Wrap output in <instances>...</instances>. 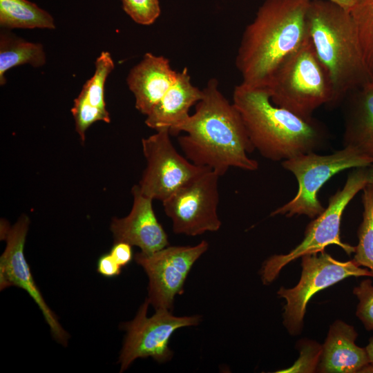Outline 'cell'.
I'll return each instance as SVG.
<instances>
[{
  "label": "cell",
  "instance_id": "26",
  "mask_svg": "<svg viewBox=\"0 0 373 373\" xmlns=\"http://www.w3.org/2000/svg\"><path fill=\"white\" fill-rule=\"evenodd\" d=\"M358 303L356 315L367 330L373 331V284L371 280L365 279L353 289Z\"/></svg>",
  "mask_w": 373,
  "mask_h": 373
},
{
  "label": "cell",
  "instance_id": "29",
  "mask_svg": "<svg viewBox=\"0 0 373 373\" xmlns=\"http://www.w3.org/2000/svg\"><path fill=\"white\" fill-rule=\"evenodd\" d=\"M332 1L335 3L338 4L343 8H345L347 10H351V9L355 6L358 0H328Z\"/></svg>",
  "mask_w": 373,
  "mask_h": 373
},
{
  "label": "cell",
  "instance_id": "21",
  "mask_svg": "<svg viewBox=\"0 0 373 373\" xmlns=\"http://www.w3.org/2000/svg\"><path fill=\"white\" fill-rule=\"evenodd\" d=\"M0 26L6 29L55 28L53 17L28 0H0Z\"/></svg>",
  "mask_w": 373,
  "mask_h": 373
},
{
  "label": "cell",
  "instance_id": "30",
  "mask_svg": "<svg viewBox=\"0 0 373 373\" xmlns=\"http://www.w3.org/2000/svg\"><path fill=\"white\" fill-rule=\"evenodd\" d=\"M365 348L370 362L373 363V336L370 338L369 343Z\"/></svg>",
  "mask_w": 373,
  "mask_h": 373
},
{
  "label": "cell",
  "instance_id": "9",
  "mask_svg": "<svg viewBox=\"0 0 373 373\" xmlns=\"http://www.w3.org/2000/svg\"><path fill=\"white\" fill-rule=\"evenodd\" d=\"M219 178L207 169L162 202L164 211L172 221L173 233L195 236L220 228Z\"/></svg>",
  "mask_w": 373,
  "mask_h": 373
},
{
  "label": "cell",
  "instance_id": "11",
  "mask_svg": "<svg viewBox=\"0 0 373 373\" xmlns=\"http://www.w3.org/2000/svg\"><path fill=\"white\" fill-rule=\"evenodd\" d=\"M146 166L137 184L141 192L162 202L207 167L194 164L173 146L167 128L142 140Z\"/></svg>",
  "mask_w": 373,
  "mask_h": 373
},
{
  "label": "cell",
  "instance_id": "24",
  "mask_svg": "<svg viewBox=\"0 0 373 373\" xmlns=\"http://www.w3.org/2000/svg\"><path fill=\"white\" fill-rule=\"evenodd\" d=\"M300 356L289 367L276 371V373L316 372L322 353V345L315 341L304 338L296 344Z\"/></svg>",
  "mask_w": 373,
  "mask_h": 373
},
{
  "label": "cell",
  "instance_id": "18",
  "mask_svg": "<svg viewBox=\"0 0 373 373\" xmlns=\"http://www.w3.org/2000/svg\"><path fill=\"white\" fill-rule=\"evenodd\" d=\"M203 97L202 90L192 84L188 69L178 73L173 85L146 115L145 124L156 131L167 128L176 135L178 127L190 116V108Z\"/></svg>",
  "mask_w": 373,
  "mask_h": 373
},
{
  "label": "cell",
  "instance_id": "20",
  "mask_svg": "<svg viewBox=\"0 0 373 373\" xmlns=\"http://www.w3.org/2000/svg\"><path fill=\"white\" fill-rule=\"evenodd\" d=\"M46 54L42 44L26 41L9 30L0 32V85L6 82L5 73L13 67L29 64L35 68L44 66Z\"/></svg>",
  "mask_w": 373,
  "mask_h": 373
},
{
  "label": "cell",
  "instance_id": "28",
  "mask_svg": "<svg viewBox=\"0 0 373 373\" xmlns=\"http://www.w3.org/2000/svg\"><path fill=\"white\" fill-rule=\"evenodd\" d=\"M110 254L122 267L126 266L133 257L132 245L124 242H115Z\"/></svg>",
  "mask_w": 373,
  "mask_h": 373
},
{
  "label": "cell",
  "instance_id": "8",
  "mask_svg": "<svg viewBox=\"0 0 373 373\" xmlns=\"http://www.w3.org/2000/svg\"><path fill=\"white\" fill-rule=\"evenodd\" d=\"M299 282L292 288L281 287L277 294L285 298L283 324L291 335L299 334L303 329L307 305L318 291L349 277L370 276L367 268L354 260L340 261L325 251L303 256Z\"/></svg>",
  "mask_w": 373,
  "mask_h": 373
},
{
  "label": "cell",
  "instance_id": "25",
  "mask_svg": "<svg viewBox=\"0 0 373 373\" xmlns=\"http://www.w3.org/2000/svg\"><path fill=\"white\" fill-rule=\"evenodd\" d=\"M124 11L137 23L148 26L160 15L159 0H122Z\"/></svg>",
  "mask_w": 373,
  "mask_h": 373
},
{
  "label": "cell",
  "instance_id": "7",
  "mask_svg": "<svg viewBox=\"0 0 373 373\" xmlns=\"http://www.w3.org/2000/svg\"><path fill=\"white\" fill-rule=\"evenodd\" d=\"M367 167L355 168L348 175L343 187L329 198L327 207L307 225L298 246L288 254L273 255L265 261L260 271L264 285L271 283L289 262L306 254L323 251L328 245H338L348 255L354 253L355 247L341 241L340 226L346 207L367 184Z\"/></svg>",
  "mask_w": 373,
  "mask_h": 373
},
{
  "label": "cell",
  "instance_id": "1",
  "mask_svg": "<svg viewBox=\"0 0 373 373\" xmlns=\"http://www.w3.org/2000/svg\"><path fill=\"white\" fill-rule=\"evenodd\" d=\"M195 111L177 130L185 157L194 164L207 167L220 177L230 168L253 171L258 162L248 156L255 151L242 117L222 94L218 82L211 79L202 90Z\"/></svg>",
  "mask_w": 373,
  "mask_h": 373
},
{
  "label": "cell",
  "instance_id": "19",
  "mask_svg": "<svg viewBox=\"0 0 373 373\" xmlns=\"http://www.w3.org/2000/svg\"><path fill=\"white\" fill-rule=\"evenodd\" d=\"M356 91L346 117L343 146L373 157V80Z\"/></svg>",
  "mask_w": 373,
  "mask_h": 373
},
{
  "label": "cell",
  "instance_id": "23",
  "mask_svg": "<svg viewBox=\"0 0 373 373\" xmlns=\"http://www.w3.org/2000/svg\"><path fill=\"white\" fill-rule=\"evenodd\" d=\"M367 70L373 80V0H358L351 9Z\"/></svg>",
  "mask_w": 373,
  "mask_h": 373
},
{
  "label": "cell",
  "instance_id": "6",
  "mask_svg": "<svg viewBox=\"0 0 373 373\" xmlns=\"http://www.w3.org/2000/svg\"><path fill=\"white\" fill-rule=\"evenodd\" d=\"M372 164L373 157L352 146H344L328 155L309 152L283 160V167L295 176L298 189L295 196L272 211L271 216L304 215L315 218L325 209L318 198V193L331 178L346 169Z\"/></svg>",
  "mask_w": 373,
  "mask_h": 373
},
{
  "label": "cell",
  "instance_id": "16",
  "mask_svg": "<svg viewBox=\"0 0 373 373\" xmlns=\"http://www.w3.org/2000/svg\"><path fill=\"white\" fill-rule=\"evenodd\" d=\"M352 325L336 320L329 327L317 367L321 373H356L370 363L365 348L356 345Z\"/></svg>",
  "mask_w": 373,
  "mask_h": 373
},
{
  "label": "cell",
  "instance_id": "31",
  "mask_svg": "<svg viewBox=\"0 0 373 373\" xmlns=\"http://www.w3.org/2000/svg\"><path fill=\"white\" fill-rule=\"evenodd\" d=\"M373 188V164L367 167V184Z\"/></svg>",
  "mask_w": 373,
  "mask_h": 373
},
{
  "label": "cell",
  "instance_id": "15",
  "mask_svg": "<svg viewBox=\"0 0 373 373\" xmlns=\"http://www.w3.org/2000/svg\"><path fill=\"white\" fill-rule=\"evenodd\" d=\"M178 73L166 57L146 53L130 70L126 79L136 109L147 115L175 82Z\"/></svg>",
  "mask_w": 373,
  "mask_h": 373
},
{
  "label": "cell",
  "instance_id": "5",
  "mask_svg": "<svg viewBox=\"0 0 373 373\" xmlns=\"http://www.w3.org/2000/svg\"><path fill=\"white\" fill-rule=\"evenodd\" d=\"M267 88L275 105L303 118H312L323 105L331 106V82L309 36L279 64Z\"/></svg>",
  "mask_w": 373,
  "mask_h": 373
},
{
  "label": "cell",
  "instance_id": "27",
  "mask_svg": "<svg viewBox=\"0 0 373 373\" xmlns=\"http://www.w3.org/2000/svg\"><path fill=\"white\" fill-rule=\"evenodd\" d=\"M97 271L101 275L107 278L119 276L122 271V267L116 262L112 255L105 254L97 261Z\"/></svg>",
  "mask_w": 373,
  "mask_h": 373
},
{
  "label": "cell",
  "instance_id": "10",
  "mask_svg": "<svg viewBox=\"0 0 373 373\" xmlns=\"http://www.w3.org/2000/svg\"><path fill=\"white\" fill-rule=\"evenodd\" d=\"M149 305L146 298L134 319L123 326L126 334L119 358L120 372L139 358L151 357L160 363L169 361L173 352L169 343L174 332L197 325L200 321V316H176L166 309H157L154 315L148 317Z\"/></svg>",
  "mask_w": 373,
  "mask_h": 373
},
{
  "label": "cell",
  "instance_id": "14",
  "mask_svg": "<svg viewBox=\"0 0 373 373\" xmlns=\"http://www.w3.org/2000/svg\"><path fill=\"white\" fill-rule=\"evenodd\" d=\"M133 202L130 213L124 218L114 217L110 229L115 242L137 246L146 254L169 246L166 233L156 218L151 198L144 195L137 184L131 189Z\"/></svg>",
  "mask_w": 373,
  "mask_h": 373
},
{
  "label": "cell",
  "instance_id": "2",
  "mask_svg": "<svg viewBox=\"0 0 373 373\" xmlns=\"http://www.w3.org/2000/svg\"><path fill=\"white\" fill-rule=\"evenodd\" d=\"M310 0H265L245 28L236 58L242 83L267 87L279 64L309 37Z\"/></svg>",
  "mask_w": 373,
  "mask_h": 373
},
{
  "label": "cell",
  "instance_id": "12",
  "mask_svg": "<svg viewBox=\"0 0 373 373\" xmlns=\"http://www.w3.org/2000/svg\"><path fill=\"white\" fill-rule=\"evenodd\" d=\"M208 248L209 243L202 240L195 246H167L150 254H135V262L149 277L147 299L155 309L171 311L191 267Z\"/></svg>",
  "mask_w": 373,
  "mask_h": 373
},
{
  "label": "cell",
  "instance_id": "17",
  "mask_svg": "<svg viewBox=\"0 0 373 373\" xmlns=\"http://www.w3.org/2000/svg\"><path fill=\"white\" fill-rule=\"evenodd\" d=\"M114 62L108 52H102L95 61L93 76L84 84L71 108L75 131L82 143L86 139V132L94 122H111L106 108L104 86L108 75L114 68Z\"/></svg>",
  "mask_w": 373,
  "mask_h": 373
},
{
  "label": "cell",
  "instance_id": "4",
  "mask_svg": "<svg viewBox=\"0 0 373 373\" xmlns=\"http://www.w3.org/2000/svg\"><path fill=\"white\" fill-rule=\"evenodd\" d=\"M307 26L316 53L331 82V106L372 80L350 10L328 0H310Z\"/></svg>",
  "mask_w": 373,
  "mask_h": 373
},
{
  "label": "cell",
  "instance_id": "22",
  "mask_svg": "<svg viewBox=\"0 0 373 373\" xmlns=\"http://www.w3.org/2000/svg\"><path fill=\"white\" fill-rule=\"evenodd\" d=\"M363 191V219L358 229L353 260L358 266L368 269L373 277V188L366 185Z\"/></svg>",
  "mask_w": 373,
  "mask_h": 373
},
{
  "label": "cell",
  "instance_id": "3",
  "mask_svg": "<svg viewBox=\"0 0 373 373\" xmlns=\"http://www.w3.org/2000/svg\"><path fill=\"white\" fill-rule=\"evenodd\" d=\"M233 104L240 113L255 150L272 161L316 152L325 145L327 131L313 117L306 119L275 105L267 87L241 83Z\"/></svg>",
  "mask_w": 373,
  "mask_h": 373
},
{
  "label": "cell",
  "instance_id": "13",
  "mask_svg": "<svg viewBox=\"0 0 373 373\" xmlns=\"http://www.w3.org/2000/svg\"><path fill=\"white\" fill-rule=\"evenodd\" d=\"M29 224L30 219L26 214L21 215L12 226L5 220H1V240H6V246L0 258V288L2 290L15 286L26 290L42 312L52 337L66 345L69 335L44 300L25 258L24 246Z\"/></svg>",
  "mask_w": 373,
  "mask_h": 373
}]
</instances>
